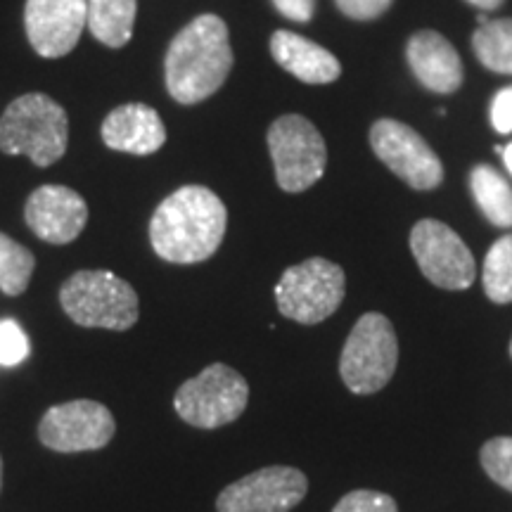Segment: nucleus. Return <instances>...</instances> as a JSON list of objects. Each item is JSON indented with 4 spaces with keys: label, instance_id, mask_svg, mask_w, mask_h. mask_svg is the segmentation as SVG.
Returning a JSON list of instances; mask_svg holds the SVG:
<instances>
[{
    "label": "nucleus",
    "instance_id": "obj_23",
    "mask_svg": "<svg viewBox=\"0 0 512 512\" xmlns=\"http://www.w3.org/2000/svg\"><path fill=\"white\" fill-rule=\"evenodd\" d=\"M479 458H482L486 475L494 479L496 484H501L503 489L512 491V437L486 441Z\"/></svg>",
    "mask_w": 512,
    "mask_h": 512
},
{
    "label": "nucleus",
    "instance_id": "obj_17",
    "mask_svg": "<svg viewBox=\"0 0 512 512\" xmlns=\"http://www.w3.org/2000/svg\"><path fill=\"white\" fill-rule=\"evenodd\" d=\"M271 55L294 79L313 83V86L332 83L342 76V64L328 48L292 31H275L271 36Z\"/></svg>",
    "mask_w": 512,
    "mask_h": 512
},
{
    "label": "nucleus",
    "instance_id": "obj_7",
    "mask_svg": "<svg viewBox=\"0 0 512 512\" xmlns=\"http://www.w3.org/2000/svg\"><path fill=\"white\" fill-rule=\"evenodd\" d=\"M268 150L275 181L285 192H304L318 183L328 166V145L302 114H285L268 128Z\"/></svg>",
    "mask_w": 512,
    "mask_h": 512
},
{
    "label": "nucleus",
    "instance_id": "obj_10",
    "mask_svg": "<svg viewBox=\"0 0 512 512\" xmlns=\"http://www.w3.org/2000/svg\"><path fill=\"white\" fill-rule=\"evenodd\" d=\"M411 252L422 275L441 290H467L475 283V256L446 223L422 219L411 230Z\"/></svg>",
    "mask_w": 512,
    "mask_h": 512
},
{
    "label": "nucleus",
    "instance_id": "obj_21",
    "mask_svg": "<svg viewBox=\"0 0 512 512\" xmlns=\"http://www.w3.org/2000/svg\"><path fill=\"white\" fill-rule=\"evenodd\" d=\"M34 268V254L17 240L0 233V290L8 297H19L22 292H27Z\"/></svg>",
    "mask_w": 512,
    "mask_h": 512
},
{
    "label": "nucleus",
    "instance_id": "obj_1",
    "mask_svg": "<svg viewBox=\"0 0 512 512\" xmlns=\"http://www.w3.org/2000/svg\"><path fill=\"white\" fill-rule=\"evenodd\" d=\"M228 226L226 204L204 185H183L159 204L150 242L169 264H200L216 254Z\"/></svg>",
    "mask_w": 512,
    "mask_h": 512
},
{
    "label": "nucleus",
    "instance_id": "obj_14",
    "mask_svg": "<svg viewBox=\"0 0 512 512\" xmlns=\"http://www.w3.org/2000/svg\"><path fill=\"white\" fill-rule=\"evenodd\" d=\"M24 219L43 242L69 245L86 228L88 204L67 185H41L29 195Z\"/></svg>",
    "mask_w": 512,
    "mask_h": 512
},
{
    "label": "nucleus",
    "instance_id": "obj_13",
    "mask_svg": "<svg viewBox=\"0 0 512 512\" xmlns=\"http://www.w3.org/2000/svg\"><path fill=\"white\" fill-rule=\"evenodd\" d=\"M88 22V0H27L24 27L31 48L55 60L74 50Z\"/></svg>",
    "mask_w": 512,
    "mask_h": 512
},
{
    "label": "nucleus",
    "instance_id": "obj_15",
    "mask_svg": "<svg viewBox=\"0 0 512 512\" xmlns=\"http://www.w3.org/2000/svg\"><path fill=\"white\" fill-rule=\"evenodd\" d=\"M406 60L415 79L427 91L451 95L463 86V60L453 43L439 31L425 29L408 38Z\"/></svg>",
    "mask_w": 512,
    "mask_h": 512
},
{
    "label": "nucleus",
    "instance_id": "obj_24",
    "mask_svg": "<svg viewBox=\"0 0 512 512\" xmlns=\"http://www.w3.org/2000/svg\"><path fill=\"white\" fill-rule=\"evenodd\" d=\"M29 354V337L17 320H0V366L15 368L27 361Z\"/></svg>",
    "mask_w": 512,
    "mask_h": 512
},
{
    "label": "nucleus",
    "instance_id": "obj_9",
    "mask_svg": "<svg viewBox=\"0 0 512 512\" xmlns=\"http://www.w3.org/2000/svg\"><path fill=\"white\" fill-rule=\"evenodd\" d=\"M375 157L413 190H434L444 181V164L415 128L396 119H377L370 126Z\"/></svg>",
    "mask_w": 512,
    "mask_h": 512
},
{
    "label": "nucleus",
    "instance_id": "obj_6",
    "mask_svg": "<svg viewBox=\"0 0 512 512\" xmlns=\"http://www.w3.org/2000/svg\"><path fill=\"white\" fill-rule=\"evenodd\" d=\"M344 292H347V278L342 268L316 256L287 268L275 285V302L285 318L316 325L339 309Z\"/></svg>",
    "mask_w": 512,
    "mask_h": 512
},
{
    "label": "nucleus",
    "instance_id": "obj_3",
    "mask_svg": "<svg viewBox=\"0 0 512 512\" xmlns=\"http://www.w3.org/2000/svg\"><path fill=\"white\" fill-rule=\"evenodd\" d=\"M67 143V112L46 93L12 100L0 117V150L5 155H27L36 166H50L64 157Z\"/></svg>",
    "mask_w": 512,
    "mask_h": 512
},
{
    "label": "nucleus",
    "instance_id": "obj_31",
    "mask_svg": "<svg viewBox=\"0 0 512 512\" xmlns=\"http://www.w3.org/2000/svg\"><path fill=\"white\" fill-rule=\"evenodd\" d=\"M0 489H3V458H0Z\"/></svg>",
    "mask_w": 512,
    "mask_h": 512
},
{
    "label": "nucleus",
    "instance_id": "obj_29",
    "mask_svg": "<svg viewBox=\"0 0 512 512\" xmlns=\"http://www.w3.org/2000/svg\"><path fill=\"white\" fill-rule=\"evenodd\" d=\"M470 5H475L479 10H498L505 0H467Z\"/></svg>",
    "mask_w": 512,
    "mask_h": 512
},
{
    "label": "nucleus",
    "instance_id": "obj_30",
    "mask_svg": "<svg viewBox=\"0 0 512 512\" xmlns=\"http://www.w3.org/2000/svg\"><path fill=\"white\" fill-rule=\"evenodd\" d=\"M501 155H503L505 169H508V171H510V174H512V143H510L508 147H503V150H501Z\"/></svg>",
    "mask_w": 512,
    "mask_h": 512
},
{
    "label": "nucleus",
    "instance_id": "obj_12",
    "mask_svg": "<svg viewBox=\"0 0 512 512\" xmlns=\"http://www.w3.org/2000/svg\"><path fill=\"white\" fill-rule=\"evenodd\" d=\"M309 482L294 467H264L226 486L216 501L219 512H290L304 501Z\"/></svg>",
    "mask_w": 512,
    "mask_h": 512
},
{
    "label": "nucleus",
    "instance_id": "obj_20",
    "mask_svg": "<svg viewBox=\"0 0 512 512\" xmlns=\"http://www.w3.org/2000/svg\"><path fill=\"white\" fill-rule=\"evenodd\" d=\"M472 50L489 72L512 76V17L482 24L472 36Z\"/></svg>",
    "mask_w": 512,
    "mask_h": 512
},
{
    "label": "nucleus",
    "instance_id": "obj_4",
    "mask_svg": "<svg viewBox=\"0 0 512 512\" xmlns=\"http://www.w3.org/2000/svg\"><path fill=\"white\" fill-rule=\"evenodd\" d=\"M64 313L81 328L124 332L138 323V294L112 271H79L60 290Z\"/></svg>",
    "mask_w": 512,
    "mask_h": 512
},
{
    "label": "nucleus",
    "instance_id": "obj_27",
    "mask_svg": "<svg viewBox=\"0 0 512 512\" xmlns=\"http://www.w3.org/2000/svg\"><path fill=\"white\" fill-rule=\"evenodd\" d=\"M491 124L501 136L512 133V86L501 88L491 100Z\"/></svg>",
    "mask_w": 512,
    "mask_h": 512
},
{
    "label": "nucleus",
    "instance_id": "obj_5",
    "mask_svg": "<svg viewBox=\"0 0 512 512\" xmlns=\"http://www.w3.org/2000/svg\"><path fill=\"white\" fill-rule=\"evenodd\" d=\"M399 363L396 332L382 313H366L349 332L339 358V373L354 394H375L392 380Z\"/></svg>",
    "mask_w": 512,
    "mask_h": 512
},
{
    "label": "nucleus",
    "instance_id": "obj_16",
    "mask_svg": "<svg viewBox=\"0 0 512 512\" xmlns=\"http://www.w3.org/2000/svg\"><path fill=\"white\" fill-rule=\"evenodd\" d=\"M102 140L110 150L128 155H155L166 143V126L157 110L143 102H128L102 121Z\"/></svg>",
    "mask_w": 512,
    "mask_h": 512
},
{
    "label": "nucleus",
    "instance_id": "obj_11",
    "mask_svg": "<svg viewBox=\"0 0 512 512\" xmlns=\"http://www.w3.org/2000/svg\"><path fill=\"white\" fill-rule=\"evenodd\" d=\"M114 418L110 408L98 401H69L53 406L38 425V439L57 453L98 451L114 437Z\"/></svg>",
    "mask_w": 512,
    "mask_h": 512
},
{
    "label": "nucleus",
    "instance_id": "obj_28",
    "mask_svg": "<svg viewBox=\"0 0 512 512\" xmlns=\"http://www.w3.org/2000/svg\"><path fill=\"white\" fill-rule=\"evenodd\" d=\"M275 10L292 22H311L316 12V0H273Z\"/></svg>",
    "mask_w": 512,
    "mask_h": 512
},
{
    "label": "nucleus",
    "instance_id": "obj_19",
    "mask_svg": "<svg viewBox=\"0 0 512 512\" xmlns=\"http://www.w3.org/2000/svg\"><path fill=\"white\" fill-rule=\"evenodd\" d=\"M470 190L486 219L498 228H512V188L494 166H475L470 171Z\"/></svg>",
    "mask_w": 512,
    "mask_h": 512
},
{
    "label": "nucleus",
    "instance_id": "obj_2",
    "mask_svg": "<svg viewBox=\"0 0 512 512\" xmlns=\"http://www.w3.org/2000/svg\"><path fill=\"white\" fill-rule=\"evenodd\" d=\"M233 62L226 22L219 15L195 17L166 50V91L181 105H197L226 83Z\"/></svg>",
    "mask_w": 512,
    "mask_h": 512
},
{
    "label": "nucleus",
    "instance_id": "obj_22",
    "mask_svg": "<svg viewBox=\"0 0 512 512\" xmlns=\"http://www.w3.org/2000/svg\"><path fill=\"white\" fill-rule=\"evenodd\" d=\"M484 292L494 304L512 302V233L496 240L484 259Z\"/></svg>",
    "mask_w": 512,
    "mask_h": 512
},
{
    "label": "nucleus",
    "instance_id": "obj_8",
    "mask_svg": "<svg viewBox=\"0 0 512 512\" xmlns=\"http://www.w3.org/2000/svg\"><path fill=\"white\" fill-rule=\"evenodd\" d=\"M247 401L249 387L245 377L226 363H214L181 384L174 396V408L188 425L216 430L238 420L245 413Z\"/></svg>",
    "mask_w": 512,
    "mask_h": 512
},
{
    "label": "nucleus",
    "instance_id": "obj_26",
    "mask_svg": "<svg viewBox=\"0 0 512 512\" xmlns=\"http://www.w3.org/2000/svg\"><path fill=\"white\" fill-rule=\"evenodd\" d=\"M394 0H335L337 10L354 22H373L392 8Z\"/></svg>",
    "mask_w": 512,
    "mask_h": 512
},
{
    "label": "nucleus",
    "instance_id": "obj_25",
    "mask_svg": "<svg viewBox=\"0 0 512 512\" xmlns=\"http://www.w3.org/2000/svg\"><path fill=\"white\" fill-rule=\"evenodd\" d=\"M332 512H399V508H396L392 496L358 489L344 496Z\"/></svg>",
    "mask_w": 512,
    "mask_h": 512
},
{
    "label": "nucleus",
    "instance_id": "obj_18",
    "mask_svg": "<svg viewBox=\"0 0 512 512\" xmlns=\"http://www.w3.org/2000/svg\"><path fill=\"white\" fill-rule=\"evenodd\" d=\"M136 0H88V29L100 43L124 48L136 24Z\"/></svg>",
    "mask_w": 512,
    "mask_h": 512
},
{
    "label": "nucleus",
    "instance_id": "obj_32",
    "mask_svg": "<svg viewBox=\"0 0 512 512\" xmlns=\"http://www.w3.org/2000/svg\"><path fill=\"white\" fill-rule=\"evenodd\" d=\"M510 356H512V342H510Z\"/></svg>",
    "mask_w": 512,
    "mask_h": 512
}]
</instances>
